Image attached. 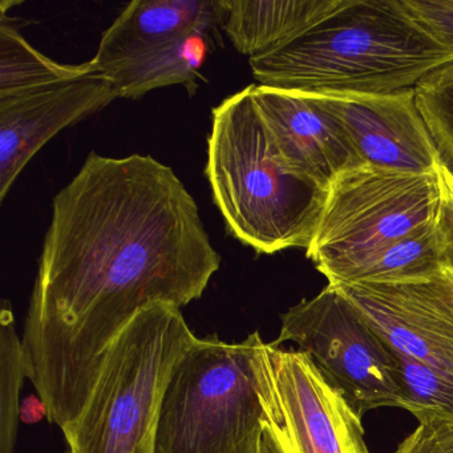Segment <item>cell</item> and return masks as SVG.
<instances>
[{
    "mask_svg": "<svg viewBox=\"0 0 453 453\" xmlns=\"http://www.w3.org/2000/svg\"><path fill=\"white\" fill-rule=\"evenodd\" d=\"M219 265L171 166L89 153L55 196L23 330L26 375L50 423H75L111 344L144 307L197 301Z\"/></svg>",
    "mask_w": 453,
    "mask_h": 453,
    "instance_id": "obj_1",
    "label": "cell"
},
{
    "mask_svg": "<svg viewBox=\"0 0 453 453\" xmlns=\"http://www.w3.org/2000/svg\"><path fill=\"white\" fill-rule=\"evenodd\" d=\"M450 63L453 52L423 30L400 0H343L296 41L249 60L258 86L328 97L416 88Z\"/></svg>",
    "mask_w": 453,
    "mask_h": 453,
    "instance_id": "obj_2",
    "label": "cell"
},
{
    "mask_svg": "<svg viewBox=\"0 0 453 453\" xmlns=\"http://www.w3.org/2000/svg\"><path fill=\"white\" fill-rule=\"evenodd\" d=\"M205 176L227 233L258 254L306 249L327 188L288 168L257 110L253 84L211 111Z\"/></svg>",
    "mask_w": 453,
    "mask_h": 453,
    "instance_id": "obj_3",
    "label": "cell"
},
{
    "mask_svg": "<svg viewBox=\"0 0 453 453\" xmlns=\"http://www.w3.org/2000/svg\"><path fill=\"white\" fill-rule=\"evenodd\" d=\"M197 341L180 307H144L111 344L83 412L63 432L67 453H155L174 365Z\"/></svg>",
    "mask_w": 453,
    "mask_h": 453,
    "instance_id": "obj_4",
    "label": "cell"
},
{
    "mask_svg": "<svg viewBox=\"0 0 453 453\" xmlns=\"http://www.w3.org/2000/svg\"><path fill=\"white\" fill-rule=\"evenodd\" d=\"M258 331L235 343L198 338L174 365L158 415L155 453H261L264 408Z\"/></svg>",
    "mask_w": 453,
    "mask_h": 453,
    "instance_id": "obj_5",
    "label": "cell"
},
{
    "mask_svg": "<svg viewBox=\"0 0 453 453\" xmlns=\"http://www.w3.org/2000/svg\"><path fill=\"white\" fill-rule=\"evenodd\" d=\"M444 166L434 173H410L362 165L333 180L306 250L328 285H344L384 249L439 224Z\"/></svg>",
    "mask_w": 453,
    "mask_h": 453,
    "instance_id": "obj_6",
    "label": "cell"
},
{
    "mask_svg": "<svg viewBox=\"0 0 453 453\" xmlns=\"http://www.w3.org/2000/svg\"><path fill=\"white\" fill-rule=\"evenodd\" d=\"M288 342L307 355L360 418L400 407L395 349L336 286H326L280 317V335L270 344Z\"/></svg>",
    "mask_w": 453,
    "mask_h": 453,
    "instance_id": "obj_7",
    "label": "cell"
},
{
    "mask_svg": "<svg viewBox=\"0 0 453 453\" xmlns=\"http://www.w3.org/2000/svg\"><path fill=\"white\" fill-rule=\"evenodd\" d=\"M256 371L265 424L283 453H370L362 418L306 354L262 342Z\"/></svg>",
    "mask_w": 453,
    "mask_h": 453,
    "instance_id": "obj_8",
    "label": "cell"
},
{
    "mask_svg": "<svg viewBox=\"0 0 453 453\" xmlns=\"http://www.w3.org/2000/svg\"><path fill=\"white\" fill-rule=\"evenodd\" d=\"M400 354L453 373V274L336 286Z\"/></svg>",
    "mask_w": 453,
    "mask_h": 453,
    "instance_id": "obj_9",
    "label": "cell"
},
{
    "mask_svg": "<svg viewBox=\"0 0 453 453\" xmlns=\"http://www.w3.org/2000/svg\"><path fill=\"white\" fill-rule=\"evenodd\" d=\"M119 97L112 79L92 73L0 99V200L50 140Z\"/></svg>",
    "mask_w": 453,
    "mask_h": 453,
    "instance_id": "obj_10",
    "label": "cell"
},
{
    "mask_svg": "<svg viewBox=\"0 0 453 453\" xmlns=\"http://www.w3.org/2000/svg\"><path fill=\"white\" fill-rule=\"evenodd\" d=\"M318 99L343 127L363 165L410 173H434L444 165L421 118L415 88Z\"/></svg>",
    "mask_w": 453,
    "mask_h": 453,
    "instance_id": "obj_11",
    "label": "cell"
},
{
    "mask_svg": "<svg viewBox=\"0 0 453 453\" xmlns=\"http://www.w3.org/2000/svg\"><path fill=\"white\" fill-rule=\"evenodd\" d=\"M253 97L280 158L294 173L328 188L339 174L363 165L343 127L318 96L253 84Z\"/></svg>",
    "mask_w": 453,
    "mask_h": 453,
    "instance_id": "obj_12",
    "label": "cell"
},
{
    "mask_svg": "<svg viewBox=\"0 0 453 453\" xmlns=\"http://www.w3.org/2000/svg\"><path fill=\"white\" fill-rule=\"evenodd\" d=\"M225 17V0H134L103 34L92 63L110 75L187 34L211 33Z\"/></svg>",
    "mask_w": 453,
    "mask_h": 453,
    "instance_id": "obj_13",
    "label": "cell"
},
{
    "mask_svg": "<svg viewBox=\"0 0 453 453\" xmlns=\"http://www.w3.org/2000/svg\"><path fill=\"white\" fill-rule=\"evenodd\" d=\"M343 0H225L222 28L240 54L265 57L319 25Z\"/></svg>",
    "mask_w": 453,
    "mask_h": 453,
    "instance_id": "obj_14",
    "label": "cell"
},
{
    "mask_svg": "<svg viewBox=\"0 0 453 453\" xmlns=\"http://www.w3.org/2000/svg\"><path fill=\"white\" fill-rule=\"evenodd\" d=\"M211 33L195 31L105 76L112 79L123 99H140L153 89L169 86H185L192 91L211 51Z\"/></svg>",
    "mask_w": 453,
    "mask_h": 453,
    "instance_id": "obj_15",
    "label": "cell"
},
{
    "mask_svg": "<svg viewBox=\"0 0 453 453\" xmlns=\"http://www.w3.org/2000/svg\"><path fill=\"white\" fill-rule=\"evenodd\" d=\"M100 73L92 60L60 65L34 49L12 23L0 22V99Z\"/></svg>",
    "mask_w": 453,
    "mask_h": 453,
    "instance_id": "obj_16",
    "label": "cell"
},
{
    "mask_svg": "<svg viewBox=\"0 0 453 453\" xmlns=\"http://www.w3.org/2000/svg\"><path fill=\"white\" fill-rule=\"evenodd\" d=\"M445 269L444 238L436 224L384 249L357 269L347 283L416 280Z\"/></svg>",
    "mask_w": 453,
    "mask_h": 453,
    "instance_id": "obj_17",
    "label": "cell"
},
{
    "mask_svg": "<svg viewBox=\"0 0 453 453\" xmlns=\"http://www.w3.org/2000/svg\"><path fill=\"white\" fill-rule=\"evenodd\" d=\"M26 378L22 341L15 330L12 304L4 302L0 315V453H14Z\"/></svg>",
    "mask_w": 453,
    "mask_h": 453,
    "instance_id": "obj_18",
    "label": "cell"
},
{
    "mask_svg": "<svg viewBox=\"0 0 453 453\" xmlns=\"http://www.w3.org/2000/svg\"><path fill=\"white\" fill-rule=\"evenodd\" d=\"M396 354L399 367L400 407L418 423L431 418H453V373Z\"/></svg>",
    "mask_w": 453,
    "mask_h": 453,
    "instance_id": "obj_19",
    "label": "cell"
},
{
    "mask_svg": "<svg viewBox=\"0 0 453 453\" xmlns=\"http://www.w3.org/2000/svg\"><path fill=\"white\" fill-rule=\"evenodd\" d=\"M415 89L421 118L453 173V63L426 76Z\"/></svg>",
    "mask_w": 453,
    "mask_h": 453,
    "instance_id": "obj_20",
    "label": "cell"
},
{
    "mask_svg": "<svg viewBox=\"0 0 453 453\" xmlns=\"http://www.w3.org/2000/svg\"><path fill=\"white\" fill-rule=\"evenodd\" d=\"M400 4L434 41L453 52V0H400Z\"/></svg>",
    "mask_w": 453,
    "mask_h": 453,
    "instance_id": "obj_21",
    "label": "cell"
},
{
    "mask_svg": "<svg viewBox=\"0 0 453 453\" xmlns=\"http://www.w3.org/2000/svg\"><path fill=\"white\" fill-rule=\"evenodd\" d=\"M395 453H453V418H431L418 423Z\"/></svg>",
    "mask_w": 453,
    "mask_h": 453,
    "instance_id": "obj_22",
    "label": "cell"
},
{
    "mask_svg": "<svg viewBox=\"0 0 453 453\" xmlns=\"http://www.w3.org/2000/svg\"><path fill=\"white\" fill-rule=\"evenodd\" d=\"M445 165V164H444ZM445 196L442 201L441 214H440L439 226L444 238L445 262L447 269L453 274V192L445 179Z\"/></svg>",
    "mask_w": 453,
    "mask_h": 453,
    "instance_id": "obj_23",
    "label": "cell"
},
{
    "mask_svg": "<svg viewBox=\"0 0 453 453\" xmlns=\"http://www.w3.org/2000/svg\"><path fill=\"white\" fill-rule=\"evenodd\" d=\"M43 418H49V408L39 396H28L20 405V421L35 424Z\"/></svg>",
    "mask_w": 453,
    "mask_h": 453,
    "instance_id": "obj_24",
    "label": "cell"
},
{
    "mask_svg": "<svg viewBox=\"0 0 453 453\" xmlns=\"http://www.w3.org/2000/svg\"><path fill=\"white\" fill-rule=\"evenodd\" d=\"M261 453H283L280 450V444H278L275 437L273 436L272 431L267 428L266 424L264 423V436H262Z\"/></svg>",
    "mask_w": 453,
    "mask_h": 453,
    "instance_id": "obj_25",
    "label": "cell"
}]
</instances>
